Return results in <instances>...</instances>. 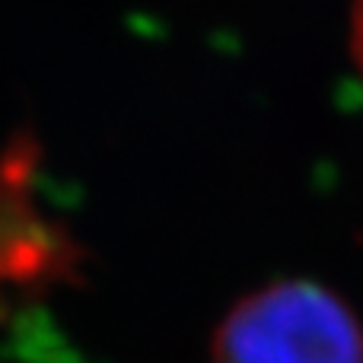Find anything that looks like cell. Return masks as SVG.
Returning <instances> with one entry per match:
<instances>
[{"label":"cell","mask_w":363,"mask_h":363,"mask_svg":"<svg viewBox=\"0 0 363 363\" xmlns=\"http://www.w3.org/2000/svg\"><path fill=\"white\" fill-rule=\"evenodd\" d=\"M211 363H363V325L335 290L287 277L223 315Z\"/></svg>","instance_id":"obj_1"}]
</instances>
